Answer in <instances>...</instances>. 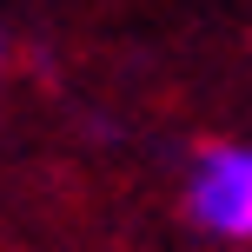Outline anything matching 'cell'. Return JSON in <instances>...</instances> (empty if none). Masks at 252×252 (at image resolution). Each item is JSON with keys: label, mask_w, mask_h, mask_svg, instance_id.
<instances>
[{"label": "cell", "mask_w": 252, "mask_h": 252, "mask_svg": "<svg viewBox=\"0 0 252 252\" xmlns=\"http://www.w3.org/2000/svg\"><path fill=\"white\" fill-rule=\"evenodd\" d=\"M192 226L219 239H252V146H206L186 186Z\"/></svg>", "instance_id": "6da1fadb"}]
</instances>
